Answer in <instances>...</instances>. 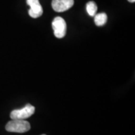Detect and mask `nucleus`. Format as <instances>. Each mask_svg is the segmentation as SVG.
I'll use <instances>...</instances> for the list:
<instances>
[{
	"label": "nucleus",
	"instance_id": "obj_1",
	"mask_svg": "<svg viewBox=\"0 0 135 135\" xmlns=\"http://www.w3.org/2000/svg\"><path fill=\"white\" fill-rule=\"evenodd\" d=\"M6 130L9 132L25 133L28 131L31 128L30 123L27 121L21 119H12L6 125Z\"/></svg>",
	"mask_w": 135,
	"mask_h": 135
},
{
	"label": "nucleus",
	"instance_id": "obj_2",
	"mask_svg": "<svg viewBox=\"0 0 135 135\" xmlns=\"http://www.w3.org/2000/svg\"><path fill=\"white\" fill-rule=\"evenodd\" d=\"M35 108L30 104H27L21 109H15L10 113V118L12 119H21L24 120L30 117L35 113Z\"/></svg>",
	"mask_w": 135,
	"mask_h": 135
},
{
	"label": "nucleus",
	"instance_id": "obj_3",
	"mask_svg": "<svg viewBox=\"0 0 135 135\" xmlns=\"http://www.w3.org/2000/svg\"><path fill=\"white\" fill-rule=\"evenodd\" d=\"M52 27L55 36L58 38H63L66 33V23L61 17H56L52 22Z\"/></svg>",
	"mask_w": 135,
	"mask_h": 135
},
{
	"label": "nucleus",
	"instance_id": "obj_4",
	"mask_svg": "<svg viewBox=\"0 0 135 135\" xmlns=\"http://www.w3.org/2000/svg\"><path fill=\"white\" fill-rule=\"evenodd\" d=\"M27 4L30 6V16L33 18H37L43 15V10L39 0H26Z\"/></svg>",
	"mask_w": 135,
	"mask_h": 135
},
{
	"label": "nucleus",
	"instance_id": "obj_5",
	"mask_svg": "<svg viewBox=\"0 0 135 135\" xmlns=\"http://www.w3.org/2000/svg\"><path fill=\"white\" fill-rule=\"evenodd\" d=\"M74 0H53L52 8L56 12L67 11L73 6Z\"/></svg>",
	"mask_w": 135,
	"mask_h": 135
},
{
	"label": "nucleus",
	"instance_id": "obj_6",
	"mask_svg": "<svg viewBox=\"0 0 135 135\" xmlns=\"http://www.w3.org/2000/svg\"><path fill=\"white\" fill-rule=\"evenodd\" d=\"M108 16L106 13H99L94 16V23L97 26H103L107 22Z\"/></svg>",
	"mask_w": 135,
	"mask_h": 135
},
{
	"label": "nucleus",
	"instance_id": "obj_7",
	"mask_svg": "<svg viewBox=\"0 0 135 135\" xmlns=\"http://www.w3.org/2000/svg\"><path fill=\"white\" fill-rule=\"evenodd\" d=\"M97 5L94 1H89L86 4V11L89 16H95L97 15Z\"/></svg>",
	"mask_w": 135,
	"mask_h": 135
},
{
	"label": "nucleus",
	"instance_id": "obj_8",
	"mask_svg": "<svg viewBox=\"0 0 135 135\" xmlns=\"http://www.w3.org/2000/svg\"><path fill=\"white\" fill-rule=\"evenodd\" d=\"M128 1L130 3H134L135 2V0H128Z\"/></svg>",
	"mask_w": 135,
	"mask_h": 135
},
{
	"label": "nucleus",
	"instance_id": "obj_9",
	"mask_svg": "<svg viewBox=\"0 0 135 135\" xmlns=\"http://www.w3.org/2000/svg\"><path fill=\"white\" fill-rule=\"evenodd\" d=\"M42 135H46V134H42Z\"/></svg>",
	"mask_w": 135,
	"mask_h": 135
}]
</instances>
